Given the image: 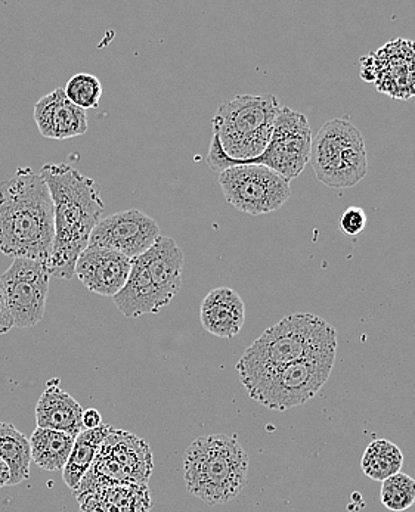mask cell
<instances>
[{
	"label": "cell",
	"mask_w": 415,
	"mask_h": 512,
	"mask_svg": "<svg viewBox=\"0 0 415 512\" xmlns=\"http://www.w3.org/2000/svg\"><path fill=\"white\" fill-rule=\"evenodd\" d=\"M160 237L159 223L153 217L130 209L99 220L89 245L117 251L133 260L147 253Z\"/></svg>",
	"instance_id": "obj_12"
},
{
	"label": "cell",
	"mask_w": 415,
	"mask_h": 512,
	"mask_svg": "<svg viewBox=\"0 0 415 512\" xmlns=\"http://www.w3.org/2000/svg\"><path fill=\"white\" fill-rule=\"evenodd\" d=\"M83 412L85 409L80 403L61 389L60 380L51 381L37 402V428L63 431L77 437L85 430L82 422Z\"/></svg>",
	"instance_id": "obj_18"
},
{
	"label": "cell",
	"mask_w": 415,
	"mask_h": 512,
	"mask_svg": "<svg viewBox=\"0 0 415 512\" xmlns=\"http://www.w3.org/2000/svg\"><path fill=\"white\" fill-rule=\"evenodd\" d=\"M362 79L393 98L415 96V43L398 39L362 58Z\"/></svg>",
	"instance_id": "obj_13"
},
{
	"label": "cell",
	"mask_w": 415,
	"mask_h": 512,
	"mask_svg": "<svg viewBox=\"0 0 415 512\" xmlns=\"http://www.w3.org/2000/svg\"><path fill=\"white\" fill-rule=\"evenodd\" d=\"M0 458L11 470L9 486H17L30 479V467H32L30 440L11 422H0Z\"/></svg>",
	"instance_id": "obj_23"
},
{
	"label": "cell",
	"mask_w": 415,
	"mask_h": 512,
	"mask_svg": "<svg viewBox=\"0 0 415 512\" xmlns=\"http://www.w3.org/2000/svg\"><path fill=\"white\" fill-rule=\"evenodd\" d=\"M29 440L32 461L40 470L63 471L76 437L63 431L36 428Z\"/></svg>",
	"instance_id": "obj_22"
},
{
	"label": "cell",
	"mask_w": 415,
	"mask_h": 512,
	"mask_svg": "<svg viewBox=\"0 0 415 512\" xmlns=\"http://www.w3.org/2000/svg\"><path fill=\"white\" fill-rule=\"evenodd\" d=\"M82 422L85 430L99 427L102 424L101 414L96 409H88V411L83 412Z\"/></svg>",
	"instance_id": "obj_29"
},
{
	"label": "cell",
	"mask_w": 415,
	"mask_h": 512,
	"mask_svg": "<svg viewBox=\"0 0 415 512\" xmlns=\"http://www.w3.org/2000/svg\"><path fill=\"white\" fill-rule=\"evenodd\" d=\"M68 101L85 110L98 108L102 96V83L94 74L79 73L68 80L64 88Z\"/></svg>",
	"instance_id": "obj_26"
},
{
	"label": "cell",
	"mask_w": 415,
	"mask_h": 512,
	"mask_svg": "<svg viewBox=\"0 0 415 512\" xmlns=\"http://www.w3.org/2000/svg\"><path fill=\"white\" fill-rule=\"evenodd\" d=\"M337 350V332L320 316L293 313L272 325L247 347L237 363L240 381L260 372Z\"/></svg>",
	"instance_id": "obj_5"
},
{
	"label": "cell",
	"mask_w": 415,
	"mask_h": 512,
	"mask_svg": "<svg viewBox=\"0 0 415 512\" xmlns=\"http://www.w3.org/2000/svg\"><path fill=\"white\" fill-rule=\"evenodd\" d=\"M80 512H150L151 490L147 484L102 487L76 498Z\"/></svg>",
	"instance_id": "obj_19"
},
{
	"label": "cell",
	"mask_w": 415,
	"mask_h": 512,
	"mask_svg": "<svg viewBox=\"0 0 415 512\" xmlns=\"http://www.w3.org/2000/svg\"><path fill=\"white\" fill-rule=\"evenodd\" d=\"M249 455L235 437L212 434L195 439L184 455L188 492L209 507L228 504L247 484Z\"/></svg>",
	"instance_id": "obj_4"
},
{
	"label": "cell",
	"mask_w": 415,
	"mask_h": 512,
	"mask_svg": "<svg viewBox=\"0 0 415 512\" xmlns=\"http://www.w3.org/2000/svg\"><path fill=\"white\" fill-rule=\"evenodd\" d=\"M11 483V470H9L6 462L0 458V487L9 486Z\"/></svg>",
	"instance_id": "obj_30"
},
{
	"label": "cell",
	"mask_w": 415,
	"mask_h": 512,
	"mask_svg": "<svg viewBox=\"0 0 415 512\" xmlns=\"http://www.w3.org/2000/svg\"><path fill=\"white\" fill-rule=\"evenodd\" d=\"M201 325L219 338H234L246 322V306L237 291L219 287L204 297L200 310Z\"/></svg>",
	"instance_id": "obj_17"
},
{
	"label": "cell",
	"mask_w": 415,
	"mask_h": 512,
	"mask_svg": "<svg viewBox=\"0 0 415 512\" xmlns=\"http://www.w3.org/2000/svg\"><path fill=\"white\" fill-rule=\"evenodd\" d=\"M380 501L389 511L410 510L415 504V480L405 473L389 477L382 482Z\"/></svg>",
	"instance_id": "obj_25"
},
{
	"label": "cell",
	"mask_w": 415,
	"mask_h": 512,
	"mask_svg": "<svg viewBox=\"0 0 415 512\" xmlns=\"http://www.w3.org/2000/svg\"><path fill=\"white\" fill-rule=\"evenodd\" d=\"M113 300L126 318H139L147 313H159L163 307L167 306L151 282L147 269L138 259L132 260L128 281Z\"/></svg>",
	"instance_id": "obj_20"
},
{
	"label": "cell",
	"mask_w": 415,
	"mask_h": 512,
	"mask_svg": "<svg viewBox=\"0 0 415 512\" xmlns=\"http://www.w3.org/2000/svg\"><path fill=\"white\" fill-rule=\"evenodd\" d=\"M367 226V214L361 207H349L340 217V231L348 237H356Z\"/></svg>",
	"instance_id": "obj_27"
},
{
	"label": "cell",
	"mask_w": 415,
	"mask_h": 512,
	"mask_svg": "<svg viewBox=\"0 0 415 512\" xmlns=\"http://www.w3.org/2000/svg\"><path fill=\"white\" fill-rule=\"evenodd\" d=\"M153 470V451L147 442L129 431L111 428L94 464L73 493L79 498L102 487L147 484Z\"/></svg>",
	"instance_id": "obj_8"
},
{
	"label": "cell",
	"mask_w": 415,
	"mask_h": 512,
	"mask_svg": "<svg viewBox=\"0 0 415 512\" xmlns=\"http://www.w3.org/2000/svg\"><path fill=\"white\" fill-rule=\"evenodd\" d=\"M132 259L108 250L88 245L77 259L74 276L92 293L114 297L128 281Z\"/></svg>",
	"instance_id": "obj_14"
},
{
	"label": "cell",
	"mask_w": 415,
	"mask_h": 512,
	"mask_svg": "<svg viewBox=\"0 0 415 512\" xmlns=\"http://www.w3.org/2000/svg\"><path fill=\"white\" fill-rule=\"evenodd\" d=\"M337 350L260 372L241 381L250 399L272 411L305 405L321 392L333 372Z\"/></svg>",
	"instance_id": "obj_6"
},
{
	"label": "cell",
	"mask_w": 415,
	"mask_h": 512,
	"mask_svg": "<svg viewBox=\"0 0 415 512\" xmlns=\"http://www.w3.org/2000/svg\"><path fill=\"white\" fill-rule=\"evenodd\" d=\"M54 203L55 238L45 266L49 276L74 278L77 259L89 245L105 209L98 183L65 163L40 169Z\"/></svg>",
	"instance_id": "obj_1"
},
{
	"label": "cell",
	"mask_w": 415,
	"mask_h": 512,
	"mask_svg": "<svg viewBox=\"0 0 415 512\" xmlns=\"http://www.w3.org/2000/svg\"><path fill=\"white\" fill-rule=\"evenodd\" d=\"M54 203L45 179L21 167L0 182V251L46 263L54 245Z\"/></svg>",
	"instance_id": "obj_2"
},
{
	"label": "cell",
	"mask_w": 415,
	"mask_h": 512,
	"mask_svg": "<svg viewBox=\"0 0 415 512\" xmlns=\"http://www.w3.org/2000/svg\"><path fill=\"white\" fill-rule=\"evenodd\" d=\"M111 428H113L111 425L101 424L99 427L91 428V430H83L74 440L70 458H68L63 470L64 483L73 492L79 487L83 477L86 476L89 468L94 464L96 455H98L104 440L107 439Z\"/></svg>",
	"instance_id": "obj_21"
},
{
	"label": "cell",
	"mask_w": 415,
	"mask_h": 512,
	"mask_svg": "<svg viewBox=\"0 0 415 512\" xmlns=\"http://www.w3.org/2000/svg\"><path fill=\"white\" fill-rule=\"evenodd\" d=\"M136 259L147 269L164 303L172 302L181 290L184 273V251L178 242L170 237H160L147 253Z\"/></svg>",
	"instance_id": "obj_16"
},
{
	"label": "cell",
	"mask_w": 415,
	"mask_h": 512,
	"mask_svg": "<svg viewBox=\"0 0 415 512\" xmlns=\"http://www.w3.org/2000/svg\"><path fill=\"white\" fill-rule=\"evenodd\" d=\"M12 328H14V319H12L11 310L6 303L2 284H0V335L8 334Z\"/></svg>",
	"instance_id": "obj_28"
},
{
	"label": "cell",
	"mask_w": 415,
	"mask_h": 512,
	"mask_svg": "<svg viewBox=\"0 0 415 512\" xmlns=\"http://www.w3.org/2000/svg\"><path fill=\"white\" fill-rule=\"evenodd\" d=\"M312 130L306 116L288 107H281L275 120L274 132L268 147L260 157L238 166L259 164L274 170L283 178H297L311 161Z\"/></svg>",
	"instance_id": "obj_10"
},
{
	"label": "cell",
	"mask_w": 415,
	"mask_h": 512,
	"mask_svg": "<svg viewBox=\"0 0 415 512\" xmlns=\"http://www.w3.org/2000/svg\"><path fill=\"white\" fill-rule=\"evenodd\" d=\"M218 182L226 203L252 216L274 213L291 197L290 181L259 164L226 169Z\"/></svg>",
	"instance_id": "obj_9"
},
{
	"label": "cell",
	"mask_w": 415,
	"mask_h": 512,
	"mask_svg": "<svg viewBox=\"0 0 415 512\" xmlns=\"http://www.w3.org/2000/svg\"><path fill=\"white\" fill-rule=\"evenodd\" d=\"M311 161L318 181L334 189L352 188L368 173L364 138L346 119L327 121L321 127L312 139Z\"/></svg>",
	"instance_id": "obj_7"
},
{
	"label": "cell",
	"mask_w": 415,
	"mask_h": 512,
	"mask_svg": "<svg viewBox=\"0 0 415 512\" xmlns=\"http://www.w3.org/2000/svg\"><path fill=\"white\" fill-rule=\"evenodd\" d=\"M33 117L40 135L55 141L77 138L89 129L85 111L68 101L64 89H55L40 98L34 105Z\"/></svg>",
	"instance_id": "obj_15"
},
{
	"label": "cell",
	"mask_w": 415,
	"mask_h": 512,
	"mask_svg": "<svg viewBox=\"0 0 415 512\" xmlns=\"http://www.w3.org/2000/svg\"><path fill=\"white\" fill-rule=\"evenodd\" d=\"M404 455L401 449L386 439L373 440L365 449L361 459L362 473L376 482L401 473Z\"/></svg>",
	"instance_id": "obj_24"
},
{
	"label": "cell",
	"mask_w": 415,
	"mask_h": 512,
	"mask_svg": "<svg viewBox=\"0 0 415 512\" xmlns=\"http://www.w3.org/2000/svg\"><path fill=\"white\" fill-rule=\"evenodd\" d=\"M49 276L45 263L14 259L8 271L0 276L6 303L15 328H32L45 315L49 293Z\"/></svg>",
	"instance_id": "obj_11"
},
{
	"label": "cell",
	"mask_w": 415,
	"mask_h": 512,
	"mask_svg": "<svg viewBox=\"0 0 415 512\" xmlns=\"http://www.w3.org/2000/svg\"><path fill=\"white\" fill-rule=\"evenodd\" d=\"M283 105L277 96L240 95L222 102L213 117L207 164L213 172L255 160L265 152Z\"/></svg>",
	"instance_id": "obj_3"
}]
</instances>
